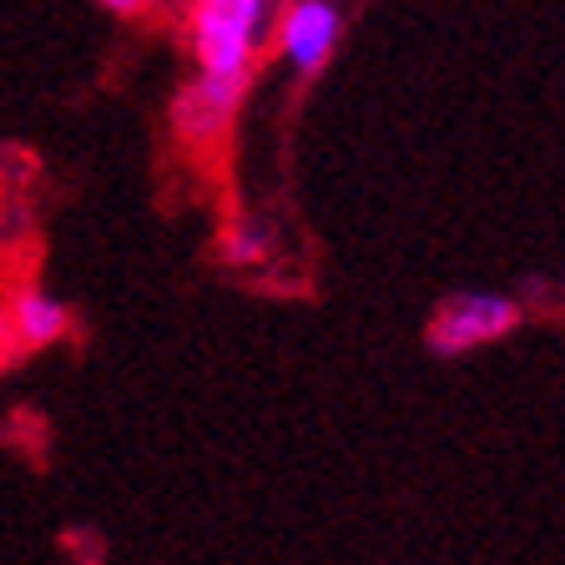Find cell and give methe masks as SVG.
<instances>
[{
	"label": "cell",
	"instance_id": "obj_3",
	"mask_svg": "<svg viewBox=\"0 0 565 565\" xmlns=\"http://www.w3.org/2000/svg\"><path fill=\"white\" fill-rule=\"evenodd\" d=\"M339 35H343V11L333 0H294L278 15V56L298 76H318V71L329 66Z\"/></svg>",
	"mask_w": 565,
	"mask_h": 565
},
{
	"label": "cell",
	"instance_id": "obj_2",
	"mask_svg": "<svg viewBox=\"0 0 565 565\" xmlns=\"http://www.w3.org/2000/svg\"><path fill=\"white\" fill-rule=\"evenodd\" d=\"M520 323V303L505 294H455L449 303H439V313L429 318L424 329V343L445 359L455 353H470L480 343H494L505 339L510 329Z\"/></svg>",
	"mask_w": 565,
	"mask_h": 565
},
{
	"label": "cell",
	"instance_id": "obj_7",
	"mask_svg": "<svg viewBox=\"0 0 565 565\" xmlns=\"http://www.w3.org/2000/svg\"><path fill=\"white\" fill-rule=\"evenodd\" d=\"M102 11H111V15H137V11H147V0H96Z\"/></svg>",
	"mask_w": 565,
	"mask_h": 565
},
{
	"label": "cell",
	"instance_id": "obj_8",
	"mask_svg": "<svg viewBox=\"0 0 565 565\" xmlns=\"http://www.w3.org/2000/svg\"><path fill=\"white\" fill-rule=\"evenodd\" d=\"M182 6H188V0H182Z\"/></svg>",
	"mask_w": 565,
	"mask_h": 565
},
{
	"label": "cell",
	"instance_id": "obj_5",
	"mask_svg": "<svg viewBox=\"0 0 565 565\" xmlns=\"http://www.w3.org/2000/svg\"><path fill=\"white\" fill-rule=\"evenodd\" d=\"M11 329L21 349H46V343L71 333V308L51 298L46 288H21L11 303Z\"/></svg>",
	"mask_w": 565,
	"mask_h": 565
},
{
	"label": "cell",
	"instance_id": "obj_6",
	"mask_svg": "<svg viewBox=\"0 0 565 565\" xmlns=\"http://www.w3.org/2000/svg\"><path fill=\"white\" fill-rule=\"evenodd\" d=\"M263 253H268V233L263 227H253V223H237V227H227V237H223V258L227 263H258Z\"/></svg>",
	"mask_w": 565,
	"mask_h": 565
},
{
	"label": "cell",
	"instance_id": "obj_1",
	"mask_svg": "<svg viewBox=\"0 0 565 565\" xmlns=\"http://www.w3.org/2000/svg\"><path fill=\"white\" fill-rule=\"evenodd\" d=\"M273 0H188V35L198 76L253 82V51L263 41Z\"/></svg>",
	"mask_w": 565,
	"mask_h": 565
},
{
	"label": "cell",
	"instance_id": "obj_4",
	"mask_svg": "<svg viewBox=\"0 0 565 565\" xmlns=\"http://www.w3.org/2000/svg\"><path fill=\"white\" fill-rule=\"evenodd\" d=\"M243 92H247L243 82H217V76H198V82L182 92L177 111H172L177 131H182L188 141H212L217 131L227 127V121H233V111H237V102H243Z\"/></svg>",
	"mask_w": 565,
	"mask_h": 565
}]
</instances>
